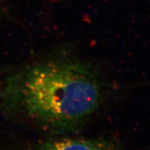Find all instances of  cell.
<instances>
[{
    "instance_id": "2",
    "label": "cell",
    "mask_w": 150,
    "mask_h": 150,
    "mask_svg": "<svg viewBox=\"0 0 150 150\" xmlns=\"http://www.w3.org/2000/svg\"><path fill=\"white\" fill-rule=\"evenodd\" d=\"M38 150H118L110 142L99 140L62 138L44 142Z\"/></svg>"
},
{
    "instance_id": "1",
    "label": "cell",
    "mask_w": 150,
    "mask_h": 150,
    "mask_svg": "<svg viewBox=\"0 0 150 150\" xmlns=\"http://www.w3.org/2000/svg\"><path fill=\"white\" fill-rule=\"evenodd\" d=\"M6 106L60 131L77 127L100 105L102 87L89 65L72 60L38 63L11 76L4 91Z\"/></svg>"
}]
</instances>
